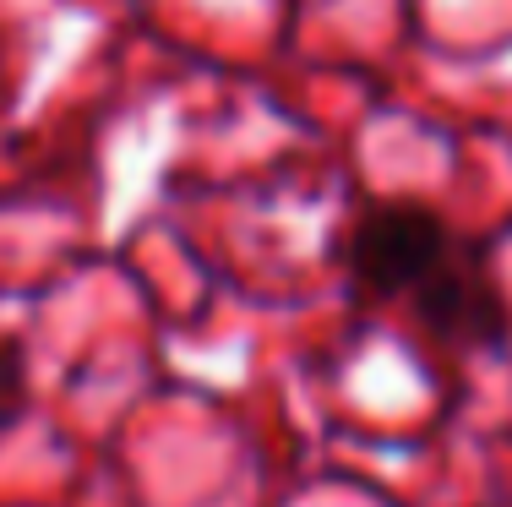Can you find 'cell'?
<instances>
[{
    "mask_svg": "<svg viewBox=\"0 0 512 507\" xmlns=\"http://www.w3.org/2000/svg\"><path fill=\"white\" fill-rule=\"evenodd\" d=\"M453 251V235L420 202H382L360 213V224L344 240V268L349 279L371 295H409L436 262Z\"/></svg>",
    "mask_w": 512,
    "mask_h": 507,
    "instance_id": "obj_1",
    "label": "cell"
},
{
    "mask_svg": "<svg viewBox=\"0 0 512 507\" xmlns=\"http://www.w3.org/2000/svg\"><path fill=\"white\" fill-rule=\"evenodd\" d=\"M409 300H414V317L425 322V333L442 338V344H502L507 338L502 289H496L480 257H469L458 246L409 289Z\"/></svg>",
    "mask_w": 512,
    "mask_h": 507,
    "instance_id": "obj_2",
    "label": "cell"
},
{
    "mask_svg": "<svg viewBox=\"0 0 512 507\" xmlns=\"http://www.w3.org/2000/svg\"><path fill=\"white\" fill-rule=\"evenodd\" d=\"M28 398H33L28 393V355H22V344L0 338V431L17 426Z\"/></svg>",
    "mask_w": 512,
    "mask_h": 507,
    "instance_id": "obj_3",
    "label": "cell"
}]
</instances>
